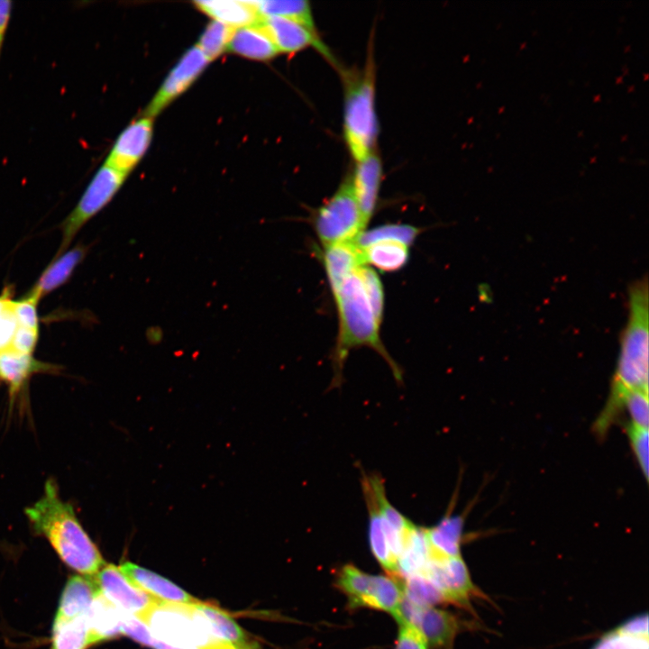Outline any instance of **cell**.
Segmentation results:
<instances>
[{
    "label": "cell",
    "mask_w": 649,
    "mask_h": 649,
    "mask_svg": "<svg viewBox=\"0 0 649 649\" xmlns=\"http://www.w3.org/2000/svg\"><path fill=\"white\" fill-rule=\"evenodd\" d=\"M361 265L329 281L339 317L338 340L333 355L334 387L341 383L342 370L350 350L361 346L370 347L380 354L389 365L395 379L402 381L401 370L380 340L379 326L382 320L376 314L368 296L360 272Z\"/></svg>",
    "instance_id": "6da1fadb"
},
{
    "label": "cell",
    "mask_w": 649,
    "mask_h": 649,
    "mask_svg": "<svg viewBox=\"0 0 649 649\" xmlns=\"http://www.w3.org/2000/svg\"><path fill=\"white\" fill-rule=\"evenodd\" d=\"M25 514L34 530L48 539L62 562L80 575L95 577L105 565L72 506L59 498L52 480L46 481L43 496L27 507Z\"/></svg>",
    "instance_id": "7a4b0ae2"
},
{
    "label": "cell",
    "mask_w": 649,
    "mask_h": 649,
    "mask_svg": "<svg viewBox=\"0 0 649 649\" xmlns=\"http://www.w3.org/2000/svg\"><path fill=\"white\" fill-rule=\"evenodd\" d=\"M648 281H635L628 289V317L621 335L620 352L608 400L601 415L617 416L626 394L648 390Z\"/></svg>",
    "instance_id": "3957f363"
},
{
    "label": "cell",
    "mask_w": 649,
    "mask_h": 649,
    "mask_svg": "<svg viewBox=\"0 0 649 649\" xmlns=\"http://www.w3.org/2000/svg\"><path fill=\"white\" fill-rule=\"evenodd\" d=\"M343 135L352 158L358 162L375 151L379 133L372 53L361 70L343 72Z\"/></svg>",
    "instance_id": "277c9868"
},
{
    "label": "cell",
    "mask_w": 649,
    "mask_h": 649,
    "mask_svg": "<svg viewBox=\"0 0 649 649\" xmlns=\"http://www.w3.org/2000/svg\"><path fill=\"white\" fill-rule=\"evenodd\" d=\"M159 641L180 649H230L194 604L158 601L142 617Z\"/></svg>",
    "instance_id": "5b68a950"
},
{
    "label": "cell",
    "mask_w": 649,
    "mask_h": 649,
    "mask_svg": "<svg viewBox=\"0 0 649 649\" xmlns=\"http://www.w3.org/2000/svg\"><path fill=\"white\" fill-rule=\"evenodd\" d=\"M335 585L352 608H368L387 612L398 620L404 599L403 581L391 575H371L353 564L343 565Z\"/></svg>",
    "instance_id": "8992f818"
},
{
    "label": "cell",
    "mask_w": 649,
    "mask_h": 649,
    "mask_svg": "<svg viewBox=\"0 0 649 649\" xmlns=\"http://www.w3.org/2000/svg\"><path fill=\"white\" fill-rule=\"evenodd\" d=\"M314 226L324 247L353 242L364 231L351 178L317 209Z\"/></svg>",
    "instance_id": "52a82bcc"
},
{
    "label": "cell",
    "mask_w": 649,
    "mask_h": 649,
    "mask_svg": "<svg viewBox=\"0 0 649 649\" xmlns=\"http://www.w3.org/2000/svg\"><path fill=\"white\" fill-rule=\"evenodd\" d=\"M127 175L105 162L96 170L75 208L62 223V242L58 254L70 243L80 228L100 212L120 190Z\"/></svg>",
    "instance_id": "ba28073f"
},
{
    "label": "cell",
    "mask_w": 649,
    "mask_h": 649,
    "mask_svg": "<svg viewBox=\"0 0 649 649\" xmlns=\"http://www.w3.org/2000/svg\"><path fill=\"white\" fill-rule=\"evenodd\" d=\"M210 62L197 44L187 50L166 76L143 115L154 118L160 114L195 83Z\"/></svg>",
    "instance_id": "9c48e42d"
},
{
    "label": "cell",
    "mask_w": 649,
    "mask_h": 649,
    "mask_svg": "<svg viewBox=\"0 0 649 649\" xmlns=\"http://www.w3.org/2000/svg\"><path fill=\"white\" fill-rule=\"evenodd\" d=\"M424 574L438 588L445 603L469 608L471 599L478 595L462 556L430 559Z\"/></svg>",
    "instance_id": "30bf717a"
},
{
    "label": "cell",
    "mask_w": 649,
    "mask_h": 649,
    "mask_svg": "<svg viewBox=\"0 0 649 649\" xmlns=\"http://www.w3.org/2000/svg\"><path fill=\"white\" fill-rule=\"evenodd\" d=\"M101 593L122 612L142 617L159 600L135 587L114 564L95 576Z\"/></svg>",
    "instance_id": "8fae6325"
},
{
    "label": "cell",
    "mask_w": 649,
    "mask_h": 649,
    "mask_svg": "<svg viewBox=\"0 0 649 649\" xmlns=\"http://www.w3.org/2000/svg\"><path fill=\"white\" fill-rule=\"evenodd\" d=\"M154 118L142 115L117 136L105 163L127 176L147 152L153 135Z\"/></svg>",
    "instance_id": "7c38bea8"
},
{
    "label": "cell",
    "mask_w": 649,
    "mask_h": 649,
    "mask_svg": "<svg viewBox=\"0 0 649 649\" xmlns=\"http://www.w3.org/2000/svg\"><path fill=\"white\" fill-rule=\"evenodd\" d=\"M401 618L412 622L420 630L428 649L452 647L455 635L462 628L461 621L453 614L435 607H415L405 599L401 607Z\"/></svg>",
    "instance_id": "4fadbf2b"
},
{
    "label": "cell",
    "mask_w": 649,
    "mask_h": 649,
    "mask_svg": "<svg viewBox=\"0 0 649 649\" xmlns=\"http://www.w3.org/2000/svg\"><path fill=\"white\" fill-rule=\"evenodd\" d=\"M257 23L268 34L279 53H296L313 46L330 58L317 33L297 22L270 16L260 17Z\"/></svg>",
    "instance_id": "5bb4252c"
},
{
    "label": "cell",
    "mask_w": 649,
    "mask_h": 649,
    "mask_svg": "<svg viewBox=\"0 0 649 649\" xmlns=\"http://www.w3.org/2000/svg\"><path fill=\"white\" fill-rule=\"evenodd\" d=\"M362 494L369 515V544L376 561L391 576L398 577V562L393 554L385 533L370 474L362 472Z\"/></svg>",
    "instance_id": "9a60e30c"
},
{
    "label": "cell",
    "mask_w": 649,
    "mask_h": 649,
    "mask_svg": "<svg viewBox=\"0 0 649 649\" xmlns=\"http://www.w3.org/2000/svg\"><path fill=\"white\" fill-rule=\"evenodd\" d=\"M352 186L365 225L373 215L382 181L381 160L376 151L355 162Z\"/></svg>",
    "instance_id": "2e32d148"
},
{
    "label": "cell",
    "mask_w": 649,
    "mask_h": 649,
    "mask_svg": "<svg viewBox=\"0 0 649 649\" xmlns=\"http://www.w3.org/2000/svg\"><path fill=\"white\" fill-rule=\"evenodd\" d=\"M123 574L135 586L164 602L194 604L198 600L166 578L126 562L119 566Z\"/></svg>",
    "instance_id": "e0dca14e"
},
{
    "label": "cell",
    "mask_w": 649,
    "mask_h": 649,
    "mask_svg": "<svg viewBox=\"0 0 649 649\" xmlns=\"http://www.w3.org/2000/svg\"><path fill=\"white\" fill-rule=\"evenodd\" d=\"M195 606L206 617L215 636L230 649H261L260 644L218 606L199 600Z\"/></svg>",
    "instance_id": "ac0fdd59"
},
{
    "label": "cell",
    "mask_w": 649,
    "mask_h": 649,
    "mask_svg": "<svg viewBox=\"0 0 649 649\" xmlns=\"http://www.w3.org/2000/svg\"><path fill=\"white\" fill-rule=\"evenodd\" d=\"M100 592L95 577L71 576L60 596L56 620H69L86 615L95 597Z\"/></svg>",
    "instance_id": "d6986e66"
},
{
    "label": "cell",
    "mask_w": 649,
    "mask_h": 649,
    "mask_svg": "<svg viewBox=\"0 0 649 649\" xmlns=\"http://www.w3.org/2000/svg\"><path fill=\"white\" fill-rule=\"evenodd\" d=\"M423 528L431 559L440 560L462 556V516L446 514L436 526Z\"/></svg>",
    "instance_id": "ffe728a7"
},
{
    "label": "cell",
    "mask_w": 649,
    "mask_h": 649,
    "mask_svg": "<svg viewBox=\"0 0 649 649\" xmlns=\"http://www.w3.org/2000/svg\"><path fill=\"white\" fill-rule=\"evenodd\" d=\"M227 51L258 61H267L279 54L258 23L234 29Z\"/></svg>",
    "instance_id": "44dd1931"
},
{
    "label": "cell",
    "mask_w": 649,
    "mask_h": 649,
    "mask_svg": "<svg viewBox=\"0 0 649 649\" xmlns=\"http://www.w3.org/2000/svg\"><path fill=\"white\" fill-rule=\"evenodd\" d=\"M91 645L122 635V611L101 591L86 613Z\"/></svg>",
    "instance_id": "7402d4cb"
},
{
    "label": "cell",
    "mask_w": 649,
    "mask_h": 649,
    "mask_svg": "<svg viewBox=\"0 0 649 649\" xmlns=\"http://www.w3.org/2000/svg\"><path fill=\"white\" fill-rule=\"evenodd\" d=\"M193 5L212 21L234 29L256 23L260 18L252 1L209 0L195 1Z\"/></svg>",
    "instance_id": "603a6c76"
},
{
    "label": "cell",
    "mask_w": 649,
    "mask_h": 649,
    "mask_svg": "<svg viewBox=\"0 0 649 649\" xmlns=\"http://www.w3.org/2000/svg\"><path fill=\"white\" fill-rule=\"evenodd\" d=\"M591 649H648L647 614L634 617L610 630Z\"/></svg>",
    "instance_id": "cb8c5ba5"
},
{
    "label": "cell",
    "mask_w": 649,
    "mask_h": 649,
    "mask_svg": "<svg viewBox=\"0 0 649 649\" xmlns=\"http://www.w3.org/2000/svg\"><path fill=\"white\" fill-rule=\"evenodd\" d=\"M86 252V248L78 245L55 260L45 270L27 296L39 301L42 297L61 286L71 276L75 268L85 257Z\"/></svg>",
    "instance_id": "d4e9b609"
},
{
    "label": "cell",
    "mask_w": 649,
    "mask_h": 649,
    "mask_svg": "<svg viewBox=\"0 0 649 649\" xmlns=\"http://www.w3.org/2000/svg\"><path fill=\"white\" fill-rule=\"evenodd\" d=\"M50 369L51 365L36 361L29 354L8 347L0 350V379L9 385L13 393L20 390L32 374Z\"/></svg>",
    "instance_id": "484cf974"
},
{
    "label": "cell",
    "mask_w": 649,
    "mask_h": 649,
    "mask_svg": "<svg viewBox=\"0 0 649 649\" xmlns=\"http://www.w3.org/2000/svg\"><path fill=\"white\" fill-rule=\"evenodd\" d=\"M359 249L366 264L384 271L402 268L409 257V247L397 241H379Z\"/></svg>",
    "instance_id": "4316f807"
},
{
    "label": "cell",
    "mask_w": 649,
    "mask_h": 649,
    "mask_svg": "<svg viewBox=\"0 0 649 649\" xmlns=\"http://www.w3.org/2000/svg\"><path fill=\"white\" fill-rule=\"evenodd\" d=\"M252 4L259 17L293 20L316 32L311 7L306 0H257Z\"/></svg>",
    "instance_id": "83f0119b"
},
{
    "label": "cell",
    "mask_w": 649,
    "mask_h": 649,
    "mask_svg": "<svg viewBox=\"0 0 649 649\" xmlns=\"http://www.w3.org/2000/svg\"><path fill=\"white\" fill-rule=\"evenodd\" d=\"M91 645L86 615L69 619H54L50 649H87Z\"/></svg>",
    "instance_id": "f1b7e54d"
},
{
    "label": "cell",
    "mask_w": 649,
    "mask_h": 649,
    "mask_svg": "<svg viewBox=\"0 0 649 649\" xmlns=\"http://www.w3.org/2000/svg\"><path fill=\"white\" fill-rule=\"evenodd\" d=\"M403 590L404 599L415 607H434L445 603L438 588L425 574L404 578Z\"/></svg>",
    "instance_id": "f546056e"
},
{
    "label": "cell",
    "mask_w": 649,
    "mask_h": 649,
    "mask_svg": "<svg viewBox=\"0 0 649 649\" xmlns=\"http://www.w3.org/2000/svg\"><path fill=\"white\" fill-rule=\"evenodd\" d=\"M419 230L409 224H389L378 226L369 231L361 232L354 240L359 248H363L379 241H397L410 246Z\"/></svg>",
    "instance_id": "4dcf8cb0"
},
{
    "label": "cell",
    "mask_w": 649,
    "mask_h": 649,
    "mask_svg": "<svg viewBox=\"0 0 649 649\" xmlns=\"http://www.w3.org/2000/svg\"><path fill=\"white\" fill-rule=\"evenodd\" d=\"M233 30L234 28L222 23L211 21L202 32L197 45L212 61L227 51Z\"/></svg>",
    "instance_id": "1f68e13d"
},
{
    "label": "cell",
    "mask_w": 649,
    "mask_h": 649,
    "mask_svg": "<svg viewBox=\"0 0 649 649\" xmlns=\"http://www.w3.org/2000/svg\"><path fill=\"white\" fill-rule=\"evenodd\" d=\"M626 431L636 462H638L645 480H648V429L642 428L629 423L626 426Z\"/></svg>",
    "instance_id": "d6a6232c"
},
{
    "label": "cell",
    "mask_w": 649,
    "mask_h": 649,
    "mask_svg": "<svg viewBox=\"0 0 649 649\" xmlns=\"http://www.w3.org/2000/svg\"><path fill=\"white\" fill-rule=\"evenodd\" d=\"M624 406L630 415V423L648 429V390L635 389L628 392L625 397Z\"/></svg>",
    "instance_id": "836d02e7"
},
{
    "label": "cell",
    "mask_w": 649,
    "mask_h": 649,
    "mask_svg": "<svg viewBox=\"0 0 649 649\" xmlns=\"http://www.w3.org/2000/svg\"><path fill=\"white\" fill-rule=\"evenodd\" d=\"M38 300L26 296L20 301H8V308L17 325L38 329Z\"/></svg>",
    "instance_id": "e575fe53"
},
{
    "label": "cell",
    "mask_w": 649,
    "mask_h": 649,
    "mask_svg": "<svg viewBox=\"0 0 649 649\" xmlns=\"http://www.w3.org/2000/svg\"><path fill=\"white\" fill-rule=\"evenodd\" d=\"M397 622L398 632L395 649H428L425 636L412 622L405 618Z\"/></svg>",
    "instance_id": "d590c367"
},
{
    "label": "cell",
    "mask_w": 649,
    "mask_h": 649,
    "mask_svg": "<svg viewBox=\"0 0 649 649\" xmlns=\"http://www.w3.org/2000/svg\"><path fill=\"white\" fill-rule=\"evenodd\" d=\"M360 272L375 312L382 320L384 296L380 279L373 269L366 264L361 265Z\"/></svg>",
    "instance_id": "8d00e7d4"
},
{
    "label": "cell",
    "mask_w": 649,
    "mask_h": 649,
    "mask_svg": "<svg viewBox=\"0 0 649 649\" xmlns=\"http://www.w3.org/2000/svg\"><path fill=\"white\" fill-rule=\"evenodd\" d=\"M38 340V329L16 325L8 348L19 353L31 355Z\"/></svg>",
    "instance_id": "74e56055"
},
{
    "label": "cell",
    "mask_w": 649,
    "mask_h": 649,
    "mask_svg": "<svg viewBox=\"0 0 649 649\" xmlns=\"http://www.w3.org/2000/svg\"><path fill=\"white\" fill-rule=\"evenodd\" d=\"M12 5L9 0H0V57L11 17Z\"/></svg>",
    "instance_id": "f35d334b"
},
{
    "label": "cell",
    "mask_w": 649,
    "mask_h": 649,
    "mask_svg": "<svg viewBox=\"0 0 649 649\" xmlns=\"http://www.w3.org/2000/svg\"><path fill=\"white\" fill-rule=\"evenodd\" d=\"M448 649H452V647H450V648H448Z\"/></svg>",
    "instance_id": "ab89813d"
}]
</instances>
